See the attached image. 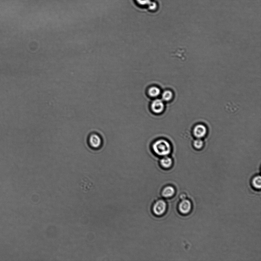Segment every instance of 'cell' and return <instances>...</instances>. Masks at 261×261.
Here are the masks:
<instances>
[{
    "mask_svg": "<svg viewBox=\"0 0 261 261\" xmlns=\"http://www.w3.org/2000/svg\"><path fill=\"white\" fill-rule=\"evenodd\" d=\"M155 152L160 156H166L171 153V145L168 141L161 139L155 142L153 145Z\"/></svg>",
    "mask_w": 261,
    "mask_h": 261,
    "instance_id": "1",
    "label": "cell"
},
{
    "mask_svg": "<svg viewBox=\"0 0 261 261\" xmlns=\"http://www.w3.org/2000/svg\"><path fill=\"white\" fill-rule=\"evenodd\" d=\"M166 203L163 200H159L156 201L153 206V212L155 215L161 216L166 211Z\"/></svg>",
    "mask_w": 261,
    "mask_h": 261,
    "instance_id": "2",
    "label": "cell"
},
{
    "mask_svg": "<svg viewBox=\"0 0 261 261\" xmlns=\"http://www.w3.org/2000/svg\"><path fill=\"white\" fill-rule=\"evenodd\" d=\"M192 205L189 200L185 199L182 200L178 206L179 212L183 214H189L191 211Z\"/></svg>",
    "mask_w": 261,
    "mask_h": 261,
    "instance_id": "3",
    "label": "cell"
},
{
    "mask_svg": "<svg viewBox=\"0 0 261 261\" xmlns=\"http://www.w3.org/2000/svg\"><path fill=\"white\" fill-rule=\"evenodd\" d=\"M89 145L94 148L100 147L101 144V140L100 137L96 134L93 133L89 136L88 138Z\"/></svg>",
    "mask_w": 261,
    "mask_h": 261,
    "instance_id": "4",
    "label": "cell"
},
{
    "mask_svg": "<svg viewBox=\"0 0 261 261\" xmlns=\"http://www.w3.org/2000/svg\"><path fill=\"white\" fill-rule=\"evenodd\" d=\"M207 129L205 125L202 124H198L195 126L193 133L195 137L197 138H201L206 135Z\"/></svg>",
    "mask_w": 261,
    "mask_h": 261,
    "instance_id": "5",
    "label": "cell"
},
{
    "mask_svg": "<svg viewBox=\"0 0 261 261\" xmlns=\"http://www.w3.org/2000/svg\"><path fill=\"white\" fill-rule=\"evenodd\" d=\"M163 102L160 99H156L152 102L151 108L154 113L156 114L161 113L164 109Z\"/></svg>",
    "mask_w": 261,
    "mask_h": 261,
    "instance_id": "6",
    "label": "cell"
},
{
    "mask_svg": "<svg viewBox=\"0 0 261 261\" xmlns=\"http://www.w3.org/2000/svg\"><path fill=\"white\" fill-rule=\"evenodd\" d=\"M175 191H176L174 187L171 186H168L163 189L162 194L164 197L169 198L174 196Z\"/></svg>",
    "mask_w": 261,
    "mask_h": 261,
    "instance_id": "7",
    "label": "cell"
},
{
    "mask_svg": "<svg viewBox=\"0 0 261 261\" xmlns=\"http://www.w3.org/2000/svg\"><path fill=\"white\" fill-rule=\"evenodd\" d=\"M161 166L163 168H168L171 167L173 164V161L171 158L169 157L164 156L160 161Z\"/></svg>",
    "mask_w": 261,
    "mask_h": 261,
    "instance_id": "8",
    "label": "cell"
},
{
    "mask_svg": "<svg viewBox=\"0 0 261 261\" xmlns=\"http://www.w3.org/2000/svg\"><path fill=\"white\" fill-rule=\"evenodd\" d=\"M161 91L158 87L153 86L150 87L148 91V95L150 97H155L158 96L160 95Z\"/></svg>",
    "mask_w": 261,
    "mask_h": 261,
    "instance_id": "9",
    "label": "cell"
},
{
    "mask_svg": "<svg viewBox=\"0 0 261 261\" xmlns=\"http://www.w3.org/2000/svg\"><path fill=\"white\" fill-rule=\"evenodd\" d=\"M253 187L256 189H260L261 187V178L260 176H257L252 180Z\"/></svg>",
    "mask_w": 261,
    "mask_h": 261,
    "instance_id": "10",
    "label": "cell"
},
{
    "mask_svg": "<svg viewBox=\"0 0 261 261\" xmlns=\"http://www.w3.org/2000/svg\"><path fill=\"white\" fill-rule=\"evenodd\" d=\"M137 2L140 5H149L150 9H154L156 8V4L154 3H150V0H136Z\"/></svg>",
    "mask_w": 261,
    "mask_h": 261,
    "instance_id": "11",
    "label": "cell"
},
{
    "mask_svg": "<svg viewBox=\"0 0 261 261\" xmlns=\"http://www.w3.org/2000/svg\"><path fill=\"white\" fill-rule=\"evenodd\" d=\"M162 97L163 100L165 101H169L173 98V92L170 90L165 91L163 92Z\"/></svg>",
    "mask_w": 261,
    "mask_h": 261,
    "instance_id": "12",
    "label": "cell"
},
{
    "mask_svg": "<svg viewBox=\"0 0 261 261\" xmlns=\"http://www.w3.org/2000/svg\"><path fill=\"white\" fill-rule=\"evenodd\" d=\"M194 146L197 149H200L204 146V142L201 138H197L194 142Z\"/></svg>",
    "mask_w": 261,
    "mask_h": 261,
    "instance_id": "13",
    "label": "cell"
},
{
    "mask_svg": "<svg viewBox=\"0 0 261 261\" xmlns=\"http://www.w3.org/2000/svg\"><path fill=\"white\" fill-rule=\"evenodd\" d=\"M179 198L180 199H181V200H182L186 199L187 198V195L186 194H184V193H183V194H181V195H180Z\"/></svg>",
    "mask_w": 261,
    "mask_h": 261,
    "instance_id": "14",
    "label": "cell"
}]
</instances>
